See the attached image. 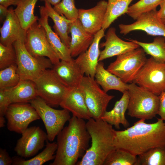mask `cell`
Wrapping results in <instances>:
<instances>
[{
  "mask_svg": "<svg viewBox=\"0 0 165 165\" xmlns=\"http://www.w3.org/2000/svg\"><path fill=\"white\" fill-rule=\"evenodd\" d=\"M158 118L148 123L141 119L123 130L115 131V148L126 150L138 156L156 147L165 146V123Z\"/></svg>",
  "mask_w": 165,
  "mask_h": 165,
  "instance_id": "6da1fadb",
  "label": "cell"
},
{
  "mask_svg": "<svg viewBox=\"0 0 165 165\" xmlns=\"http://www.w3.org/2000/svg\"><path fill=\"white\" fill-rule=\"evenodd\" d=\"M57 136V149L50 165H75L89 146L90 135L84 120L72 116Z\"/></svg>",
  "mask_w": 165,
  "mask_h": 165,
  "instance_id": "7a4b0ae2",
  "label": "cell"
},
{
  "mask_svg": "<svg viewBox=\"0 0 165 165\" xmlns=\"http://www.w3.org/2000/svg\"><path fill=\"white\" fill-rule=\"evenodd\" d=\"M91 145L77 165H103L108 154L115 149V130L112 125L102 119L91 118L86 122Z\"/></svg>",
  "mask_w": 165,
  "mask_h": 165,
  "instance_id": "3957f363",
  "label": "cell"
},
{
  "mask_svg": "<svg viewBox=\"0 0 165 165\" xmlns=\"http://www.w3.org/2000/svg\"><path fill=\"white\" fill-rule=\"evenodd\" d=\"M128 115L140 119H151L158 115L159 97L134 82L128 84Z\"/></svg>",
  "mask_w": 165,
  "mask_h": 165,
  "instance_id": "277c9868",
  "label": "cell"
},
{
  "mask_svg": "<svg viewBox=\"0 0 165 165\" xmlns=\"http://www.w3.org/2000/svg\"><path fill=\"white\" fill-rule=\"evenodd\" d=\"M13 45L16 53V64L20 79L34 81L45 70L53 68L49 58L31 55L26 49L24 40H17Z\"/></svg>",
  "mask_w": 165,
  "mask_h": 165,
  "instance_id": "5b68a950",
  "label": "cell"
},
{
  "mask_svg": "<svg viewBox=\"0 0 165 165\" xmlns=\"http://www.w3.org/2000/svg\"><path fill=\"white\" fill-rule=\"evenodd\" d=\"M147 58L142 48L117 56L107 70L119 78L125 83L133 82Z\"/></svg>",
  "mask_w": 165,
  "mask_h": 165,
  "instance_id": "8992f818",
  "label": "cell"
},
{
  "mask_svg": "<svg viewBox=\"0 0 165 165\" xmlns=\"http://www.w3.org/2000/svg\"><path fill=\"white\" fill-rule=\"evenodd\" d=\"M29 103L35 109L43 122L47 140L53 141L71 118L70 112L65 109L58 110L52 108L39 96Z\"/></svg>",
  "mask_w": 165,
  "mask_h": 165,
  "instance_id": "52a82bcc",
  "label": "cell"
},
{
  "mask_svg": "<svg viewBox=\"0 0 165 165\" xmlns=\"http://www.w3.org/2000/svg\"><path fill=\"white\" fill-rule=\"evenodd\" d=\"M82 91L92 118L101 119L108 103L114 97L101 89L94 78L84 75L79 86Z\"/></svg>",
  "mask_w": 165,
  "mask_h": 165,
  "instance_id": "ba28073f",
  "label": "cell"
},
{
  "mask_svg": "<svg viewBox=\"0 0 165 165\" xmlns=\"http://www.w3.org/2000/svg\"><path fill=\"white\" fill-rule=\"evenodd\" d=\"M133 82L159 96L165 90V62L147 59Z\"/></svg>",
  "mask_w": 165,
  "mask_h": 165,
  "instance_id": "9c48e42d",
  "label": "cell"
},
{
  "mask_svg": "<svg viewBox=\"0 0 165 165\" xmlns=\"http://www.w3.org/2000/svg\"><path fill=\"white\" fill-rule=\"evenodd\" d=\"M34 81L38 96L51 106L60 105L68 88L60 80L52 68L45 70Z\"/></svg>",
  "mask_w": 165,
  "mask_h": 165,
  "instance_id": "30bf717a",
  "label": "cell"
},
{
  "mask_svg": "<svg viewBox=\"0 0 165 165\" xmlns=\"http://www.w3.org/2000/svg\"><path fill=\"white\" fill-rule=\"evenodd\" d=\"M24 42L26 49L32 56L46 57L53 65L60 62V59L47 40L44 28L38 21L26 30Z\"/></svg>",
  "mask_w": 165,
  "mask_h": 165,
  "instance_id": "8fae6325",
  "label": "cell"
},
{
  "mask_svg": "<svg viewBox=\"0 0 165 165\" xmlns=\"http://www.w3.org/2000/svg\"><path fill=\"white\" fill-rule=\"evenodd\" d=\"M8 130L22 134L32 122L40 118L30 103L11 104L5 115Z\"/></svg>",
  "mask_w": 165,
  "mask_h": 165,
  "instance_id": "7c38bea8",
  "label": "cell"
},
{
  "mask_svg": "<svg viewBox=\"0 0 165 165\" xmlns=\"http://www.w3.org/2000/svg\"><path fill=\"white\" fill-rule=\"evenodd\" d=\"M14 150L22 158H28L36 155L45 145L47 135L38 126L28 127L22 134Z\"/></svg>",
  "mask_w": 165,
  "mask_h": 165,
  "instance_id": "4fadbf2b",
  "label": "cell"
},
{
  "mask_svg": "<svg viewBox=\"0 0 165 165\" xmlns=\"http://www.w3.org/2000/svg\"><path fill=\"white\" fill-rule=\"evenodd\" d=\"M156 9L144 13L140 16L133 23L119 25L120 32L125 35L134 31H141L148 35L165 38V24L157 15Z\"/></svg>",
  "mask_w": 165,
  "mask_h": 165,
  "instance_id": "5bb4252c",
  "label": "cell"
},
{
  "mask_svg": "<svg viewBox=\"0 0 165 165\" xmlns=\"http://www.w3.org/2000/svg\"><path fill=\"white\" fill-rule=\"evenodd\" d=\"M105 31L101 28L95 34L93 41L88 49L75 59L85 75L94 78L101 52L99 43L101 38L105 36Z\"/></svg>",
  "mask_w": 165,
  "mask_h": 165,
  "instance_id": "9a60e30c",
  "label": "cell"
},
{
  "mask_svg": "<svg viewBox=\"0 0 165 165\" xmlns=\"http://www.w3.org/2000/svg\"><path fill=\"white\" fill-rule=\"evenodd\" d=\"M116 28L111 27L108 29L105 35L106 41L100 45L101 47L105 48L100 52L99 62L140 47L138 44L132 42H127L122 40L116 35Z\"/></svg>",
  "mask_w": 165,
  "mask_h": 165,
  "instance_id": "2e32d148",
  "label": "cell"
},
{
  "mask_svg": "<svg viewBox=\"0 0 165 165\" xmlns=\"http://www.w3.org/2000/svg\"><path fill=\"white\" fill-rule=\"evenodd\" d=\"M108 2L99 1L94 7L89 9H78V17L84 29L94 35L101 28Z\"/></svg>",
  "mask_w": 165,
  "mask_h": 165,
  "instance_id": "e0dca14e",
  "label": "cell"
},
{
  "mask_svg": "<svg viewBox=\"0 0 165 165\" xmlns=\"http://www.w3.org/2000/svg\"><path fill=\"white\" fill-rule=\"evenodd\" d=\"M60 106L78 118L88 120L92 118L84 94L79 86L68 88Z\"/></svg>",
  "mask_w": 165,
  "mask_h": 165,
  "instance_id": "ac0fdd59",
  "label": "cell"
},
{
  "mask_svg": "<svg viewBox=\"0 0 165 165\" xmlns=\"http://www.w3.org/2000/svg\"><path fill=\"white\" fill-rule=\"evenodd\" d=\"M69 32L71 34L69 49L72 57L78 56L89 47L94 35L87 31L78 18L70 25Z\"/></svg>",
  "mask_w": 165,
  "mask_h": 165,
  "instance_id": "d6986e66",
  "label": "cell"
},
{
  "mask_svg": "<svg viewBox=\"0 0 165 165\" xmlns=\"http://www.w3.org/2000/svg\"><path fill=\"white\" fill-rule=\"evenodd\" d=\"M0 28V43L5 46L13 44L18 40H24L26 31L24 29L12 7Z\"/></svg>",
  "mask_w": 165,
  "mask_h": 165,
  "instance_id": "ffe728a7",
  "label": "cell"
},
{
  "mask_svg": "<svg viewBox=\"0 0 165 165\" xmlns=\"http://www.w3.org/2000/svg\"><path fill=\"white\" fill-rule=\"evenodd\" d=\"M52 69L60 80L68 88L79 86L84 75L73 59L70 61L60 60Z\"/></svg>",
  "mask_w": 165,
  "mask_h": 165,
  "instance_id": "44dd1931",
  "label": "cell"
},
{
  "mask_svg": "<svg viewBox=\"0 0 165 165\" xmlns=\"http://www.w3.org/2000/svg\"><path fill=\"white\" fill-rule=\"evenodd\" d=\"M40 17L38 22L44 28L47 40L60 60L70 61L73 58L69 48L64 44L60 37L53 31L48 22L49 17L44 6L39 7Z\"/></svg>",
  "mask_w": 165,
  "mask_h": 165,
  "instance_id": "7402d4cb",
  "label": "cell"
},
{
  "mask_svg": "<svg viewBox=\"0 0 165 165\" xmlns=\"http://www.w3.org/2000/svg\"><path fill=\"white\" fill-rule=\"evenodd\" d=\"M123 94L122 97L116 102L112 109L109 111H106L101 118V119L118 129H120V124L127 128L130 125L125 116L129 102L128 91L127 90Z\"/></svg>",
  "mask_w": 165,
  "mask_h": 165,
  "instance_id": "603a6c76",
  "label": "cell"
},
{
  "mask_svg": "<svg viewBox=\"0 0 165 165\" xmlns=\"http://www.w3.org/2000/svg\"><path fill=\"white\" fill-rule=\"evenodd\" d=\"M94 78L97 83L106 93L110 90H115L123 93L128 90V84L106 69L101 61L99 62L96 67Z\"/></svg>",
  "mask_w": 165,
  "mask_h": 165,
  "instance_id": "cb8c5ba5",
  "label": "cell"
},
{
  "mask_svg": "<svg viewBox=\"0 0 165 165\" xmlns=\"http://www.w3.org/2000/svg\"><path fill=\"white\" fill-rule=\"evenodd\" d=\"M8 94L11 104L29 102L38 96L34 81L20 79L17 85L8 88Z\"/></svg>",
  "mask_w": 165,
  "mask_h": 165,
  "instance_id": "d4e9b609",
  "label": "cell"
},
{
  "mask_svg": "<svg viewBox=\"0 0 165 165\" xmlns=\"http://www.w3.org/2000/svg\"><path fill=\"white\" fill-rule=\"evenodd\" d=\"M44 6L49 17L51 18L54 23L53 28L55 32L59 36L62 42L69 48L71 41V38L68 35L69 27L73 21L68 20L63 15L58 14L49 3L45 2Z\"/></svg>",
  "mask_w": 165,
  "mask_h": 165,
  "instance_id": "484cf974",
  "label": "cell"
},
{
  "mask_svg": "<svg viewBox=\"0 0 165 165\" xmlns=\"http://www.w3.org/2000/svg\"><path fill=\"white\" fill-rule=\"evenodd\" d=\"M38 0H20L14 9L22 28L26 31L38 18L35 16L34 10Z\"/></svg>",
  "mask_w": 165,
  "mask_h": 165,
  "instance_id": "4316f807",
  "label": "cell"
},
{
  "mask_svg": "<svg viewBox=\"0 0 165 165\" xmlns=\"http://www.w3.org/2000/svg\"><path fill=\"white\" fill-rule=\"evenodd\" d=\"M45 149L40 153L33 158L25 160L20 156L12 158L13 165H42L45 163L54 160V154L57 149V142H49L47 139Z\"/></svg>",
  "mask_w": 165,
  "mask_h": 165,
  "instance_id": "83f0119b",
  "label": "cell"
},
{
  "mask_svg": "<svg viewBox=\"0 0 165 165\" xmlns=\"http://www.w3.org/2000/svg\"><path fill=\"white\" fill-rule=\"evenodd\" d=\"M134 0H108L102 28L105 30L119 17L127 13L129 5Z\"/></svg>",
  "mask_w": 165,
  "mask_h": 165,
  "instance_id": "f1b7e54d",
  "label": "cell"
},
{
  "mask_svg": "<svg viewBox=\"0 0 165 165\" xmlns=\"http://www.w3.org/2000/svg\"><path fill=\"white\" fill-rule=\"evenodd\" d=\"M138 44L146 54L149 55L156 60L165 62V38L158 36L150 43H146L135 40L126 39Z\"/></svg>",
  "mask_w": 165,
  "mask_h": 165,
  "instance_id": "f546056e",
  "label": "cell"
},
{
  "mask_svg": "<svg viewBox=\"0 0 165 165\" xmlns=\"http://www.w3.org/2000/svg\"><path fill=\"white\" fill-rule=\"evenodd\" d=\"M103 165H139L138 156L121 148H116L107 157Z\"/></svg>",
  "mask_w": 165,
  "mask_h": 165,
  "instance_id": "4dcf8cb0",
  "label": "cell"
},
{
  "mask_svg": "<svg viewBox=\"0 0 165 165\" xmlns=\"http://www.w3.org/2000/svg\"><path fill=\"white\" fill-rule=\"evenodd\" d=\"M138 156L139 165H165V146L152 148Z\"/></svg>",
  "mask_w": 165,
  "mask_h": 165,
  "instance_id": "1f68e13d",
  "label": "cell"
},
{
  "mask_svg": "<svg viewBox=\"0 0 165 165\" xmlns=\"http://www.w3.org/2000/svg\"><path fill=\"white\" fill-rule=\"evenodd\" d=\"M163 0H140L129 7L127 14L136 20L142 14L156 9Z\"/></svg>",
  "mask_w": 165,
  "mask_h": 165,
  "instance_id": "d6a6232c",
  "label": "cell"
},
{
  "mask_svg": "<svg viewBox=\"0 0 165 165\" xmlns=\"http://www.w3.org/2000/svg\"><path fill=\"white\" fill-rule=\"evenodd\" d=\"M20 80L16 64L0 70V89L14 87Z\"/></svg>",
  "mask_w": 165,
  "mask_h": 165,
  "instance_id": "836d02e7",
  "label": "cell"
},
{
  "mask_svg": "<svg viewBox=\"0 0 165 165\" xmlns=\"http://www.w3.org/2000/svg\"><path fill=\"white\" fill-rule=\"evenodd\" d=\"M53 8L57 13L63 15L68 20L74 21L78 19L79 11L75 0H62Z\"/></svg>",
  "mask_w": 165,
  "mask_h": 165,
  "instance_id": "e575fe53",
  "label": "cell"
},
{
  "mask_svg": "<svg viewBox=\"0 0 165 165\" xmlns=\"http://www.w3.org/2000/svg\"><path fill=\"white\" fill-rule=\"evenodd\" d=\"M16 53L13 45L5 46L0 43V69L16 64Z\"/></svg>",
  "mask_w": 165,
  "mask_h": 165,
  "instance_id": "d590c367",
  "label": "cell"
},
{
  "mask_svg": "<svg viewBox=\"0 0 165 165\" xmlns=\"http://www.w3.org/2000/svg\"><path fill=\"white\" fill-rule=\"evenodd\" d=\"M8 88L0 89V116H5L8 107L11 104L9 95Z\"/></svg>",
  "mask_w": 165,
  "mask_h": 165,
  "instance_id": "8d00e7d4",
  "label": "cell"
},
{
  "mask_svg": "<svg viewBox=\"0 0 165 165\" xmlns=\"http://www.w3.org/2000/svg\"><path fill=\"white\" fill-rule=\"evenodd\" d=\"M13 158H11L5 149H0V165L12 164Z\"/></svg>",
  "mask_w": 165,
  "mask_h": 165,
  "instance_id": "74e56055",
  "label": "cell"
},
{
  "mask_svg": "<svg viewBox=\"0 0 165 165\" xmlns=\"http://www.w3.org/2000/svg\"><path fill=\"white\" fill-rule=\"evenodd\" d=\"M159 108L158 115L165 121V90L159 96Z\"/></svg>",
  "mask_w": 165,
  "mask_h": 165,
  "instance_id": "f35d334b",
  "label": "cell"
},
{
  "mask_svg": "<svg viewBox=\"0 0 165 165\" xmlns=\"http://www.w3.org/2000/svg\"><path fill=\"white\" fill-rule=\"evenodd\" d=\"M160 9L158 11L157 15L161 21L165 24V0L160 4Z\"/></svg>",
  "mask_w": 165,
  "mask_h": 165,
  "instance_id": "ab89813d",
  "label": "cell"
},
{
  "mask_svg": "<svg viewBox=\"0 0 165 165\" xmlns=\"http://www.w3.org/2000/svg\"><path fill=\"white\" fill-rule=\"evenodd\" d=\"M9 11V9L7 8L0 5V20L1 22L3 23L8 15Z\"/></svg>",
  "mask_w": 165,
  "mask_h": 165,
  "instance_id": "60d3db41",
  "label": "cell"
},
{
  "mask_svg": "<svg viewBox=\"0 0 165 165\" xmlns=\"http://www.w3.org/2000/svg\"><path fill=\"white\" fill-rule=\"evenodd\" d=\"M20 0H0V5L7 8L10 6H17Z\"/></svg>",
  "mask_w": 165,
  "mask_h": 165,
  "instance_id": "b9f144b4",
  "label": "cell"
},
{
  "mask_svg": "<svg viewBox=\"0 0 165 165\" xmlns=\"http://www.w3.org/2000/svg\"><path fill=\"white\" fill-rule=\"evenodd\" d=\"M41 1H43L44 2H47L51 5L54 6L56 5L61 2V0H40Z\"/></svg>",
  "mask_w": 165,
  "mask_h": 165,
  "instance_id": "7bdbcfd3",
  "label": "cell"
},
{
  "mask_svg": "<svg viewBox=\"0 0 165 165\" xmlns=\"http://www.w3.org/2000/svg\"><path fill=\"white\" fill-rule=\"evenodd\" d=\"M6 120L4 116H0V127L2 128L5 127Z\"/></svg>",
  "mask_w": 165,
  "mask_h": 165,
  "instance_id": "ee69618b",
  "label": "cell"
},
{
  "mask_svg": "<svg viewBox=\"0 0 165 165\" xmlns=\"http://www.w3.org/2000/svg\"></svg>",
  "mask_w": 165,
  "mask_h": 165,
  "instance_id": "f6af8a7d",
  "label": "cell"
}]
</instances>
